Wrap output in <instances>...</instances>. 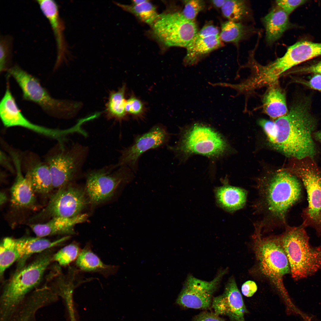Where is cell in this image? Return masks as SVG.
Returning <instances> with one entry per match:
<instances>
[{"label":"cell","instance_id":"26","mask_svg":"<svg viewBox=\"0 0 321 321\" xmlns=\"http://www.w3.org/2000/svg\"><path fill=\"white\" fill-rule=\"evenodd\" d=\"M35 192L45 194L53 188L52 178L48 166L45 162H39L32 165L27 172Z\"/></svg>","mask_w":321,"mask_h":321},{"label":"cell","instance_id":"34","mask_svg":"<svg viewBox=\"0 0 321 321\" xmlns=\"http://www.w3.org/2000/svg\"><path fill=\"white\" fill-rule=\"evenodd\" d=\"M125 109L127 114L136 119L143 118L146 111L144 103L133 94L127 100Z\"/></svg>","mask_w":321,"mask_h":321},{"label":"cell","instance_id":"23","mask_svg":"<svg viewBox=\"0 0 321 321\" xmlns=\"http://www.w3.org/2000/svg\"><path fill=\"white\" fill-rule=\"evenodd\" d=\"M222 45L219 35L192 40L186 47L187 52L184 59V64L188 66L196 64L202 56Z\"/></svg>","mask_w":321,"mask_h":321},{"label":"cell","instance_id":"15","mask_svg":"<svg viewBox=\"0 0 321 321\" xmlns=\"http://www.w3.org/2000/svg\"><path fill=\"white\" fill-rule=\"evenodd\" d=\"M226 272V270H221L210 281L188 276L177 299V303L187 308H209L212 304L213 295Z\"/></svg>","mask_w":321,"mask_h":321},{"label":"cell","instance_id":"31","mask_svg":"<svg viewBox=\"0 0 321 321\" xmlns=\"http://www.w3.org/2000/svg\"><path fill=\"white\" fill-rule=\"evenodd\" d=\"M223 14L229 21L238 22L248 14V9L245 1L225 0L221 8Z\"/></svg>","mask_w":321,"mask_h":321},{"label":"cell","instance_id":"45","mask_svg":"<svg viewBox=\"0 0 321 321\" xmlns=\"http://www.w3.org/2000/svg\"><path fill=\"white\" fill-rule=\"evenodd\" d=\"M313 135L315 139L321 143V130L315 132Z\"/></svg>","mask_w":321,"mask_h":321},{"label":"cell","instance_id":"22","mask_svg":"<svg viewBox=\"0 0 321 321\" xmlns=\"http://www.w3.org/2000/svg\"><path fill=\"white\" fill-rule=\"evenodd\" d=\"M288 15L277 5L262 19L268 43H271L278 40L290 27Z\"/></svg>","mask_w":321,"mask_h":321},{"label":"cell","instance_id":"18","mask_svg":"<svg viewBox=\"0 0 321 321\" xmlns=\"http://www.w3.org/2000/svg\"><path fill=\"white\" fill-rule=\"evenodd\" d=\"M16 171L15 181L11 189V201L14 207L24 208L31 207L34 204L35 199L34 191L30 180L22 172L19 159L13 156Z\"/></svg>","mask_w":321,"mask_h":321},{"label":"cell","instance_id":"7","mask_svg":"<svg viewBox=\"0 0 321 321\" xmlns=\"http://www.w3.org/2000/svg\"><path fill=\"white\" fill-rule=\"evenodd\" d=\"M135 173L128 166L117 164L89 170L85 191L90 203L98 205L109 200L119 188L133 180Z\"/></svg>","mask_w":321,"mask_h":321},{"label":"cell","instance_id":"4","mask_svg":"<svg viewBox=\"0 0 321 321\" xmlns=\"http://www.w3.org/2000/svg\"><path fill=\"white\" fill-rule=\"evenodd\" d=\"M305 228L302 225L288 226L279 237L292 277L296 280L311 276L321 268V245H310Z\"/></svg>","mask_w":321,"mask_h":321},{"label":"cell","instance_id":"29","mask_svg":"<svg viewBox=\"0 0 321 321\" xmlns=\"http://www.w3.org/2000/svg\"><path fill=\"white\" fill-rule=\"evenodd\" d=\"M20 253L15 239L4 238L0 246V275L2 277L6 270L20 259Z\"/></svg>","mask_w":321,"mask_h":321},{"label":"cell","instance_id":"20","mask_svg":"<svg viewBox=\"0 0 321 321\" xmlns=\"http://www.w3.org/2000/svg\"><path fill=\"white\" fill-rule=\"evenodd\" d=\"M214 193L217 204L228 212L242 208L246 203L247 193L239 187L225 184L215 188Z\"/></svg>","mask_w":321,"mask_h":321},{"label":"cell","instance_id":"42","mask_svg":"<svg viewBox=\"0 0 321 321\" xmlns=\"http://www.w3.org/2000/svg\"><path fill=\"white\" fill-rule=\"evenodd\" d=\"M215 313L204 311L195 316L192 321H225Z\"/></svg>","mask_w":321,"mask_h":321},{"label":"cell","instance_id":"39","mask_svg":"<svg viewBox=\"0 0 321 321\" xmlns=\"http://www.w3.org/2000/svg\"><path fill=\"white\" fill-rule=\"evenodd\" d=\"M295 81L309 88L321 92V75L320 74H314L309 80L299 79L296 80Z\"/></svg>","mask_w":321,"mask_h":321},{"label":"cell","instance_id":"28","mask_svg":"<svg viewBox=\"0 0 321 321\" xmlns=\"http://www.w3.org/2000/svg\"><path fill=\"white\" fill-rule=\"evenodd\" d=\"M126 86L124 84L117 91H111L106 104L105 114L107 119H114L121 122L128 119L125 107Z\"/></svg>","mask_w":321,"mask_h":321},{"label":"cell","instance_id":"2","mask_svg":"<svg viewBox=\"0 0 321 321\" xmlns=\"http://www.w3.org/2000/svg\"><path fill=\"white\" fill-rule=\"evenodd\" d=\"M49 250L30 263L18 269L4 286L0 298V321H9L31 292L36 288L53 260V255Z\"/></svg>","mask_w":321,"mask_h":321},{"label":"cell","instance_id":"43","mask_svg":"<svg viewBox=\"0 0 321 321\" xmlns=\"http://www.w3.org/2000/svg\"><path fill=\"white\" fill-rule=\"evenodd\" d=\"M257 290V286L253 281H248L242 285L241 291L243 294L247 297L252 296Z\"/></svg>","mask_w":321,"mask_h":321},{"label":"cell","instance_id":"5","mask_svg":"<svg viewBox=\"0 0 321 321\" xmlns=\"http://www.w3.org/2000/svg\"><path fill=\"white\" fill-rule=\"evenodd\" d=\"M7 71L19 86L23 99L38 105L51 116L69 119L73 117L81 107L80 103L53 97L37 78L17 65L10 67Z\"/></svg>","mask_w":321,"mask_h":321},{"label":"cell","instance_id":"3","mask_svg":"<svg viewBox=\"0 0 321 321\" xmlns=\"http://www.w3.org/2000/svg\"><path fill=\"white\" fill-rule=\"evenodd\" d=\"M258 189L259 205L268 219L282 224L285 223L288 210L301 194V184L297 177L285 171L278 172L261 182Z\"/></svg>","mask_w":321,"mask_h":321},{"label":"cell","instance_id":"12","mask_svg":"<svg viewBox=\"0 0 321 321\" xmlns=\"http://www.w3.org/2000/svg\"><path fill=\"white\" fill-rule=\"evenodd\" d=\"M89 203L85 191L70 183L58 189L45 208L32 219L73 218L82 214Z\"/></svg>","mask_w":321,"mask_h":321},{"label":"cell","instance_id":"6","mask_svg":"<svg viewBox=\"0 0 321 321\" xmlns=\"http://www.w3.org/2000/svg\"><path fill=\"white\" fill-rule=\"evenodd\" d=\"M89 152V148L78 142L68 145L63 140L46 158L53 188L59 189L71 182L81 174Z\"/></svg>","mask_w":321,"mask_h":321},{"label":"cell","instance_id":"9","mask_svg":"<svg viewBox=\"0 0 321 321\" xmlns=\"http://www.w3.org/2000/svg\"><path fill=\"white\" fill-rule=\"evenodd\" d=\"M176 155L197 154L209 157L219 156L228 148L226 141L213 128L195 123L183 133L177 144L167 146Z\"/></svg>","mask_w":321,"mask_h":321},{"label":"cell","instance_id":"8","mask_svg":"<svg viewBox=\"0 0 321 321\" xmlns=\"http://www.w3.org/2000/svg\"><path fill=\"white\" fill-rule=\"evenodd\" d=\"M257 229L255 249L260 270L278 288L284 298H288L283 284V276L290 272L289 263L279 237L262 238Z\"/></svg>","mask_w":321,"mask_h":321},{"label":"cell","instance_id":"33","mask_svg":"<svg viewBox=\"0 0 321 321\" xmlns=\"http://www.w3.org/2000/svg\"><path fill=\"white\" fill-rule=\"evenodd\" d=\"M81 252L78 245L73 243L62 248L53 255V260L59 265L66 266L77 259Z\"/></svg>","mask_w":321,"mask_h":321},{"label":"cell","instance_id":"32","mask_svg":"<svg viewBox=\"0 0 321 321\" xmlns=\"http://www.w3.org/2000/svg\"><path fill=\"white\" fill-rule=\"evenodd\" d=\"M247 32L246 26L240 23L228 21L222 24L219 36L225 42L236 43L244 37Z\"/></svg>","mask_w":321,"mask_h":321},{"label":"cell","instance_id":"41","mask_svg":"<svg viewBox=\"0 0 321 321\" xmlns=\"http://www.w3.org/2000/svg\"><path fill=\"white\" fill-rule=\"evenodd\" d=\"M292 72L302 74L311 73L321 75V60L314 64L298 68Z\"/></svg>","mask_w":321,"mask_h":321},{"label":"cell","instance_id":"19","mask_svg":"<svg viewBox=\"0 0 321 321\" xmlns=\"http://www.w3.org/2000/svg\"><path fill=\"white\" fill-rule=\"evenodd\" d=\"M70 238V236H66L54 240L37 236L23 237L15 239L20 256L18 268L23 266L26 260L31 255L43 252L60 245Z\"/></svg>","mask_w":321,"mask_h":321},{"label":"cell","instance_id":"21","mask_svg":"<svg viewBox=\"0 0 321 321\" xmlns=\"http://www.w3.org/2000/svg\"><path fill=\"white\" fill-rule=\"evenodd\" d=\"M321 55V43L298 42L287 48L283 57L289 67Z\"/></svg>","mask_w":321,"mask_h":321},{"label":"cell","instance_id":"16","mask_svg":"<svg viewBox=\"0 0 321 321\" xmlns=\"http://www.w3.org/2000/svg\"><path fill=\"white\" fill-rule=\"evenodd\" d=\"M211 304L218 315L227 316L231 321H245L244 315L248 311L233 277L229 279L223 294L213 298Z\"/></svg>","mask_w":321,"mask_h":321},{"label":"cell","instance_id":"14","mask_svg":"<svg viewBox=\"0 0 321 321\" xmlns=\"http://www.w3.org/2000/svg\"><path fill=\"white\" fill-rule=\"evenodd\" d=\"M0 117L6 127H21L59 141L73 133L71 128L64 129L51 128L31 122L22 114L8 87L0 101Z\"/></svg>","mask_w":321,"mask_h":321},{"label":"cell","instance_id":"30","mask_svg":"<svg viewBox=\"0 0 321 321\" xmlns=\"http://www.w3.org/2000/svg\"><path fill=\"white\" fill-rule=\"evenodd\" d=\"M119 4L124 10L133 14L141 21L151 26L159 15L154 5L148 0H145L138 4Z\"/></svg>","mask_w":321,"mask_h":321},{"label":"cell","instance_id":"40","mask_svg":"<svg viewBox=\"0 0 321 321\" xmlns=\"http://www.w3.org/2000/svg\"><path fill=\"white\" fill-rule=\"evenodd\" d=\"M218 35H219V31L217 27L212 25H208L198 31L192 40H195L209 36Z\"/></svg>","mask_w":321,"mask_h":321},{"label":"cell","instance_id":"35","mask_svg":"<svg viewBox=\"0 0 321 321\" xmlns=\"http://www.w3.org/2000/svg\"><path fill=\"white\" fill-rule=\"evenodd\" d=\"M184 7L181 12L186 19L194 21L197 15L204 7L205 3L202 0L184 1Z\"/></svg>","mask_w":321,"mask_h":321},{"label":"cell","instance_id":"37","mask_svg":"<svg viewBox=\"0 0 321 321\" xmlns=\"http://www.w3.org/2000/svg\"><path fill=\"white\" fill-rule=\"evenodd\" d=\"M259 125L263 129L271 144L275 141L277 135V130L275 122L265 119H260Z\"/></svg>","mask_w":321,"mask_h":321},{"label":"cell","instance_id":"25","mask_svg":"<svg viewBox=\"0 0 321 321\" xmlns=\"http://www.w3.org/2000/svg\"><path fill=\"white\" fill-rule=\"evenodd\" d=\"M76 265L81 271L97 273L106 277L114 273L117 269L116 266L104 263L92 251L89 245H86L81 250Z\"/></svg>","mask_w":321,"mask_h":321},{"label":"cell","instance_id":"13","mask_svg":"<svg viewBox=\"0 0 321 321\" xmlns=\"http://www.w3.org/2000/svg\"><path fill=\"white\" fill-rule=\"evenodd\" d=\"M171 134L162 124H157L147 132L134 136L133 143L120 151L118 166H126L135 173L138 171L139 160L147 151L168 145Z\"/></svg>","mask_w":321,"mask_h":321},{"label":"cell","instance_id":"10","mask_svg":"<svg viewBox=\"0 0 321 321\" xmlns=\"http://www.w3.org/2000/svg\"><path fill=\"white\" fill-rule=\"evenodd\" d=\"M151 26L155 38L169 47L186 48L198 32L195 22L178 12L159 15Z\"/></svg>","mask_w":321,"mask_h":321},{"label":"cell","instance_id":"36","mask_svg":"<svg viewBox=\"0 0 321 321\" xmlns=\"http://www.w3.org/2000/svg\"><path fill=\"white\" fill-rule=\"evenodd\" d=\"M10 41L7 38H1L0 43V71L3 72L9 69L8 67L10 53Z\"/></svg>","mask_w":321,"mask_h":321},{"label":"cell","instance_id":"17","mask_svg":"<svg viewBox=\"0 0 321 321\" xmlns=\"http://www.w3.org/2000/svg\"><path fill=\"white\" fill-rule=\"evenodd\" d=\"M88 215L85 213L72 218L55 217L44 223L32 224L29 226L36 236L39 237L56 235L74 234L75 226L85 221Z\"/></svg>","mask_w":321,"mask_h":321},{"label":"cell","instance_id":"24","mask_svg":"<svg viewBox=\"0 0 321 321\" xmlns=\"http://www.w3.org/2000/svg\"><path fill=\"white\" fill-rule=\"evenodd\" d=\"M262 103L265 112L272 119H277L288 112L285 93L276 83L270 85Z\"/></svg>","mask_w":321,"mask_h":321},{"label":"cell","instance_id":"11","mask_svg":"<svg viewBox=\"0 0 321 321\" xmlns=\"http://www.w3.org/2000/svg\"><path fill=\"white\" fill-rule=\"evenodd\" d=\"M292 174L302 181L306 191L308 204L302 213L305 228L310 227L321 234V171L314 166L301 163L293 169Z\"/></svg>","mask_w":321,"mask_h":321},{"label":"cell","instance_id":"27","mask_svg":"<svg viewBox=\"0 0 321 321\" xmlns=\"http://www.w3.org/2000/svg\"><path fill=\"white\" fill-rule=\"evenodd\" d=\"M37 1L52 27L57 44V59H61L62 49V26L59 16L57 5L55 1L52 0H37Z\"/></svg>","mask_w":321,"mask_h":321},{"label":"cell","instance_id":"46","mask_svg":"<svg viewBox=\"0 0 321 321\" xmlns=\"http://www.w3.org/2000/svg\"><path fill=\"white\" fill-rule=\"evenodd\" d=\"M7 198L6 195L4 193H1L0 194V204L4 203L7 200Z\"/></svg>","mask_w":321,"mask_h":321},{"label":"cell","instance_id":"1","mask_svg":"<svg viewBox=\"0 0 321 321\" xmlns=\"http://www.w3.org/2000/svg\"><path fill=\"white\" fill-rule=\"evenodd\" d=\"M310 107L309 99L299 100L275 122L277 135L272 145L288 157L301 160L313 159L316 155L312 135L317 121L311 112Z\"/></svg>","mask_w":321,"mask_h":321},{"label":"cell","instance_id":"44","mask_svg":"<svg viewBox=\"0 0 321 321\" xmlns=\"http://www.w3.org/2000/svg\"><path fill=\"white\" fill-rule=\"evenodd\" d=\"M225 1V0H214L211 1V2L215 7L221 8L224 3Z\"/></svg>","mask_w":321,"mask_h":321},{"label":"cell","instance_id":"38","mask_svg":"<svg viewBox=\"0 0 321 321\" xmlns=\"http://www.w3.org/2000/svg\"><path fill=\"white\" fill-rule=\"evenodd\" d=\"M304 0H281L276 1L277 5L281 8L288 15L299 6L306 2Z\"/></svg>","mask_w":321,"mask_h":321}]
</instances>
